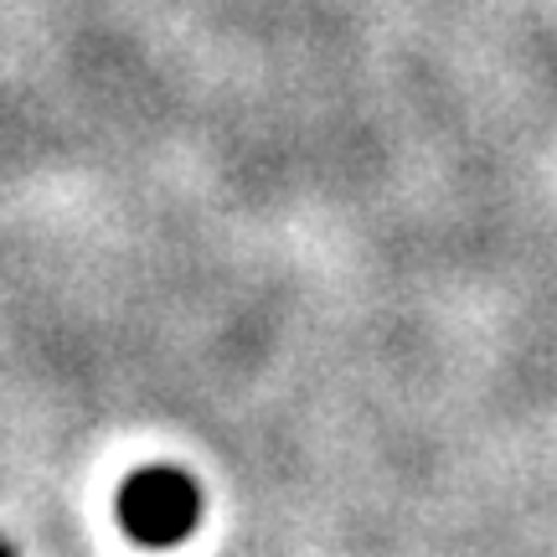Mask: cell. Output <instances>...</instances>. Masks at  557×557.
<instances>
[{
  "label": "cell",
  "instance_id": "obj_1",
  "mask_svg": "<svg viewBox=\"0 0 557 557\" xmlns=\"http://www.w3.org/2000/svg\"><path fill=\"white\" fill-rule=\"evenodd\" d=\"M114 517L139 547H181L201 527V485L176 465H145L120 485Z\"/></svg>",
  "mask_w": 557,
  "mask_h": 557
},
{
  "label": "cell",
  "instance_id": "obj_2",
  "mask_svg": "<svg viewBox=\"0 0 557 557\" xmlns=\"http://www.w3.org/2000/svg\"><path fill=\"white\" fill-rule=\"evenodd\" d=\"M0 557H16V547H11V542H0Z\"/></svg>",
  "mask_w": 557,
  "mask_h": 557
}]
</instances>
